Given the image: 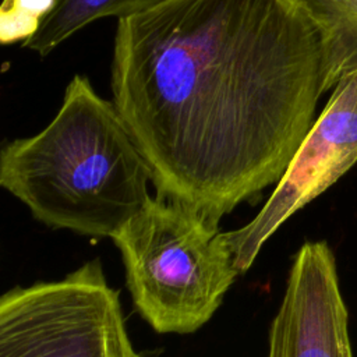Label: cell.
Returning a JSON list of instances; mask_svg holds the SVG:
<instances>
[{
	"label": "cell",
	"mask_w": 357,
	"mask_h": 357,
	"mask_svg": "<svg viewBox=\"0 0 357 357\" xmlns=\"http://www.w3.org/2000/svg\"><path fill=\"white\" fill-rule=\"evenodd\" d=\"M324 81L322 32L293 0H169L117 21L113 105L158 194L216 223L283 177Z\"/></svg>",
	"instance_id": "1"
},
{
	"label": "cell",
	"mask_w": 357,
	"mask_h": 357,
	"mask_svg": "<svg viewBox=\"0 0 357 357\" xmlns=\"http://www.w3.org/2000/svg\"><path fill=\"white\" fill-rule=\"evenodd\" d=\"M0 357H148L135 350L99 258L0 297Z\"/></svg>",
	"instance_id": "4"
},
{
	"label": "cell",
	"mask_w": 357,
	"mask_h": 357,
	"mask_svg": "<svg viewBox=\"0 0 357 357\" xmlns=\"http://www.w3.org/2000/svg\"><path fill=\"white\" fill-rule=\"evenodd\" d=\"M166 1L169 0H56L36 33L22 42V46L46 57L60 43L98 18L112 15L126 18Z\"/></svg>",
	"instance_id": "8"
},
{
	"label": "cell",
	"mask_w": 357,
	"mask_h": 357,
	"mask_svg": "<svg viewBox=\"0 0 357 357\" xmlns=\"http://www.w3.org/2000/svg\"><path fill=\"white\" fill-rule=\"evenodd\" d=\"M56 0H4L0 8V40L3 45L25 42L40 26Z\"/></svg>",
	"instance_id": "9"
},
{
	"label": "cell",
	"mask_w": 357,
	"mask_h": 357,
	"mask_svg": "<svg viewBox=\"0 0 357 357\" xmlns=\"http://www.w3.org/2000/svg\"><path fill=\"white\" fill-rule=\"evenodd\" d=\"M322 32L324 92L357 74V0H293Z\"/></svg>",
	"instance_id": "7"
},
{
	"label": "cell",
	"mask_w": 357,
	"mask_h": 357,
	"mask_svg": "<svg viewBox=\"0 0 357 357\" xmlns=\"http://www.w3.org/2000/svg\"><path fill=\"white\" fill-rule=\"evenodd\" d=\"M357 162V74L333 88L283 177L244 226L222 231L237 271L245 273L269 237Z\"/></svg>",
	"instance_id": "5"
},
{
	"label": "cell",
	"mask_w": 357,
	"mask_h": 357,
	"mask_svg": "<svg viewBox=\"0 0 357 357\" xmlns=\"http://www.w3.org/2000/svg\"><path fill=\"white\" fill-rule=\"evenodd\" d=\"M152 172L113 102L84 75L38 134L7 142L0 185L33 219L81 236L113 238L151 198Z\"/></svg>",
	"instance_id": "2"
},
{
	"label": "cell",
	"mask_w": 357,
	"mask_h": 357,
	"mask_svg": "<svg viewBox=\"0 0 357 357\" xmlns=\"http://www.w3.org/2000/svg\"><path fill=\"white\" fill-rule=\"evenodd\" d=\"M268 340V357H353L349 314L326 241H307L294 255Z\"/></svg>",
	"instance_id": "6"
},
{
	"label": "cell",
	"mask_w": 357,
	"mask_h": 357,
	"mask_svg": "<svg viewBox=\"0 0 357 357\" xmlns=\"http://www.w3.org/2000/svg\"><path fill=\"white\" fill-rule=\"evenodd\" d=\"M112 240L132 304L158 333L202 328L240 275L219 223L159 194Z\"/></svg>",
	"instance_id": "3"
}]
</instances>
